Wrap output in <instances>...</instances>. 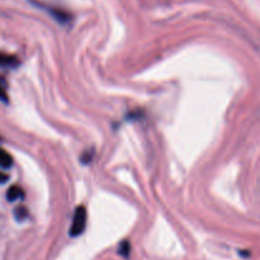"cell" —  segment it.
Masks as SVG:
<instances>
[{
  "instance_id": "cell-1",
  "label": "cell",
  "mask_w": 260,
  "mask_h": 260,
  "mask_svg": "<svg viewBox=\"0 0 260 260\" xmlns=\"http://www.w3.org/2000/svg\"><path fill=\"white\" fill-rule=\"evenodd\" d=\"M86 227V209L84 206H79L75 209V215H74L73 223L70 227V235L73 237L81 235Z\"/></svg>"
},
{
  "instance_id": "cell-2",
  "label": "cell",
  "mask_w": 260,
  "mask_h": 260,
  "mask_svg": "<svg viewBox=\"0 0 260 260\" xmlns=\"http://www.w3.org/2000/svg\"><path fill=\"white\" fill-rule=\"evenodd\" d=\"M46 11L49 12V13L51 14L59 23H61V25H67V23H70V21H71V14H70L69 12L64 11V9L46 7Z\"/></svg>"
},
{
  "instance_id": "cell-3",
  "label": "cell",
  "mask_w": 260,
  "mask_h": 260,
  "mask_svg": "<svg viewBox=\"0 0 260 260\" xmlns=\"http://www.w3.org/2000/svg\"><path fill=\"white\" fill-rule=\"evenodd\" d=\"M19 65V60L13 55L0 52V66L4 67H17Z\"/></svg>"
},
{
  "instance_id": "cell-4",
  "label": "cell",
  "mask_w": 260,
  "mask_h": 260,
  "mask_svg": "<svg viewBox=\"0 0 260 260\" xmlns=\"http://www.w3.org/2000/svg\"><path fill=\"white\" fill-rule=\"evenodd\" d=\"M23 197H25V192H23V189H22L19 185H13V187L9 188L8 192H7V199H8L9 202L22 199Z\"/></svg>"
},
{
  "instance_id": "cell-5",
  "label": "cell",
  "mask_w": 260,
  "mask_h": 260,
  "mask_svg": "<svg viewBox=\"0 0 260 260\" xmlns=\"http://www.w3.org/2000/svg\"><path fill=\"white\" fill-rule=\"evenodd\" d=\"M13 167V158L8 151L0 148V168L3 169H9Z\"/></svg>"
},
{
  "instance_id": "cell-6",
  "label": "cell",
  "mask_w": 260,
  "mask_h": 260,
  "mask_svg": "<svg viewBox=\"0 0 260 260\" xmlns=\"http://www.w3.org/2000/svg\"><path fill=\"white\" fill-rule=\"evenodd\" d=\"M118 252L122 255V256L124 257H128L129 256V252H131V244H129L127 240H124V241L121 242V245H119V249H118Z\"/></svg>"
},
{
  "instance_id": "cell-7",
  "label": "cell",
  "mask_w": 260,
  "mask_h": 260,
  "mask_svg": "<svg viewBox=\"0 0 260 260\" xmlns=\"http://www.w3.org/2000/svg\"><path fill=\"white\" fill-rule=\"evenodd\" d=\"M14 215H16V218L18 221H23L25 218L28 217V209L26 207L21 206L18 208H16V212H14Z\"/></svg>"
},
{
  "instance_id": "cell-8",
  "label": "cell",
  "mask_w": 260,
  "mask_h": 260,
  "mask_svg": "<svg viewBox=\"0 0 260 260\" xmlns=\"http://www.w3.org/2000/svg\"><path fill=\"white\" fill-rule=\"evenodd\" d=\"M0 100L8 102V94H7V83L3 78H0Z\"/></svg>"
},
{
  "instance_id": "cell-9",
  "label": "cell",
  "mask_w": 260,
  "mask_h": 260,
  "mask_svg": "<svg viewBox=\"0 0 260 260\" xmlns=\"http://www.w3.org/2000/svg\"><path fill=\"white\" fill-rule=\"evenodd\" d=\"M91 156H93V151L86 150L85 153H84L83 155H81V158H80L81 163H83V164H89L91 161Z\"/></svg>"
},
{
  "instance_id": "cell-10",
  "label": "cell",
  "mask_w": 260,
  "mask_h": 260,
  "mask_svg": "<svg viewBox=\"0 0 260 260\" xmlns=\"http://www.w3.org/2000/svg\"><path fill=\"white\" fill-rule=\"evenodd\" d=\"M8 179H9L8 174H6V173H3V172H0V184H4V183H6Z\"/></svg>"
}]
</instances>
